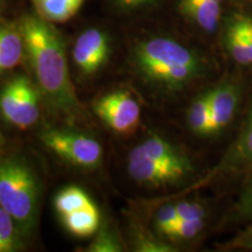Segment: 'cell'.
<instances>
[{"label":"cell","mask_w":252,"mask_h":252,"mask_svg":"<svg viewBox=\"0 0 252 252\" xmlns=\"http://www.w3.org/2000/svg\"><path fill=\"white\" fill-rule=\"evenodd\" d=\"M19 30L37 84L49 102L65 115L80 111V102L69 75L67 49L60 32L37 15L24 17Z\"/></svg>","instance_id":"cell-1"},{"label":"cell","mask_w":252,"mask_h":252,"mask_svg":"<svg viewBox=\"0 0 252 252\" xmlns=\"http://www.w3.org/2000/svg\"><path fill=\"white\" fill-rule=\"evenodd\" d=\"M132 55L145 81L165 93L185 89L203 77L209 68L208 60L196 49L165 35L139 41Z\"/></svg>","instance_id":"cell-2"},{"label":"cell","mask_w":252,"mask_h":252,"mask_svg":"<svg viewBox=\"0 0 252 252\" xmlns=\"http://www.w3.org/2000/svg\"><path fill=\"white\" fill-rule=\"evenodd\" d=\"M39 203V186L30 166L13 158L0 159V207L24 232L33 229Z\"/></svg>","instance_id":"cell-3"},{"label":"cell","mask_w":252,"mask_h":252,"mask_svg":"<svg viewBox=\"0 0 252 252\" xmlns=\"http://www.w3.org/2000/svg\"><path fill=\"white\" fill-rule=\"evenodd\" d=\"M0 112L6 121L23 130L35 124L40 116V96L30 78L19 75L2 88Z\"/></svg>","instance_id":"cell-4"},{"label":"cell","mask_w":252,"mask_h":252,"mask_svg":"<svg viewBox=\"0 0 252 252\" xmlns=\"http://www.w3.org/2000/svg\"><path fill=\"white\" fill-rule=\"evenodd\" d=\"M41 139L56 156L75 166L94 168L102 162V145L87 134L65 130H48L41 133Z\"/></svg>","instance_id":"cell-5"},{"label":"cell","mask_w":252,"mask_h":252,"mask_svg":"<svg viewBox=\"0 0 252 252\" xmlns=\"http://www.w3.org/2000/svg\"><path fill=\"white\" fill-rule=\"evenodd\" d=\"M94 110L117 133L131 134L139 126V103L127 91H115L100 97L94 104Z\"/></svg>","instance_id":"cell-6"},{"label":"cell","mask_w":252,"mask_h":252,"mask_svg":"<svg viewBox=\"0 0 252 252\" xmlns=\"http://www.w3.org/2000/svg\"><path fill=\"white\" fill-rule=\"evenodd\" d=\"M252 168V104L249 110L247 118L242 125L236 139L222 159L220 160L215 168L203 180L204 182H212L215 179L226 178L241 174Z\"/></svg>","instance_id":"cell-7"},{"label":"cell","mask_w":252,"mask_h":252,"mask_svg":"<svg viewBox=\"0 0 252 252\" xmlns=\"http://www.w3.org/2000/svg\"><path fill=\"white\" fill-rule=\"evenodd\" d=\"M127 169L134 181L153 188L175 185L189 176V174L180 169L144 156L135 147L128 156Z\"/></svg>","instance_id":"cell-8"},{"label":"cell","mask_w":252,"mask_h":252,"mask_svg":"<svg viewBox=\"0 0 252 252\" xmlns=\"http://www.w3.org/2000/svg\"><path fill=\"white\" fill-rule=\"evenodd\" d=\"M110 55V40L100 28L90 27L75 41L72 58L83 74L91 75L105 64Z\"/></svg>","instance_id":"cell-9"},{"label":"cell","mask_w":252,"mask_h":252,"mask_svg":"<svg viewBox=\"0 0 252 252\" xmlns=\"http://www.w3.org/2000/svg\"><path fill=\"white\" fill-rule=\"evenodd\" d=\"M241 86L235 78H228L210 89L209 135L228 127L238 109Z\"/></svg>","instance_id":"cell-10"},{"label":"cell","mask_w":252,"mask_h":252,"mask_svg":"<svg viewBox=\"0 0 252 252\" xmlns=\"http://www.w3.org/2000/svg\"><path fill=\"white\" fill-rule=\"evenodd\" d=\"M135 149L144 156L162 162L167 166L174 167L190 175L194 171L193 162L181 149L173 145L171 141L158 134H152L140 143Z\"/></svg>","instance_id":"cell-11"},{"label":"cell","mask_w":252,"mask_h":252,"mask_svg":"<svg viewBox=\"0 0 252 252\" xmlns=\"http://www.w3.org/2000/svg\"><path fill=\"white\" fill-rule=\"evenodd\" d=\"M222 5L216 0H179V11L206 33H215L222 20Z\"/></svg>","instance_id":"cell-12"},{"label":"cell","mask_w":252,"mask_h":252,"mask_svg":"<svg viewBox=\"0 0 252 252\" xmlns=\"http://www.w3.org/2000/svg\"><path fill=\"white\" fill-rule=\"evenodd\" d=\"M25 53L23 34L19 28L0 27V74L20 63Z\"/></svg>","instance_id":"cell-13"},{"label":"cell","mask_w":252,"mask_h":252,"mask_svg":"<svg viewBox=\"0 0 252 252\" xmlns=\"http://www.w3.org/2000/svg\"><path fill=\"white\" fill-rule=\"evenodd\" d=\"M36 15L49 23H65L77 14L84 0H32Z\"/></svg>","instance_id":"cell-14"},{"label":"cell","mask_w":252,"mask_h":252,"mask_svg":"<svg viewBox=\"0 0 252 252\" xmlns=\"http://www.w3.org/2000/svg\"><path fill=\"white\" fill-rule=\"evenodd\" d=\"M62 220L70 234L76 237L86 238L90 237L98 230L99 213L96 206L91 202L81 209L62 216Z\"/></svg>","instance_id":"cell-15"},{"label":"cell","mask_w":252,"mask_h":252,"mask_svg":"<svg viewBox=\"0 0 252 252\" xmlns=\"http://www.w3.org/2000/svg\"><path fill=\"white\" fill-rule=\"evenodd\" d=\"M190 130L198 135H209L210 125V89L193 100L187 112Z\"/></svg>","instance_id":"cell-16"},{"label":"cell","mask_w":252,"mask_h":252,"mask_svg":"<svg viewBox=\"0 0 252 252\" xmlns=\"http://www.w3.org/2000/svg\"><path fill=\"white\" fill-rule=\"evenodd\" d=\"M93 202L83 189L70 186L56 195L54 206L60 215L65 216Z\"/></svg>","instance_id":"cell-17"},{"label":"cell","mask_w":252,"mask_h":252,"mask_svg":"<svg viewBox=\"0 0 252 252\" xmlns=\"http://www.w3.org/2000/svg\"><path fill=\"white\" fill-rule=\"evenodd\" d=\"M20 247L15 220L0 207V252H13Z\"/></svg>","instance_id":"cell-18"},{"label":"cell","mask_w":252,"mask_h":252,"mask_svg":"<svg viewBox=\"0 0 252 252\" xmlns=\"http://www.w3.org/2000/svg\"><path fill=\"white\" fill-rule=\"evenodd\" d=\"M204 229L203 220H179L176 224L173 226L167 239L174 242L190 241L200 235V232Z\"/></svg>","instance_id":"cell-19"},{"label":"cell","mask_w":252,"mask_h":252,"mask_svg":"<svg viewBox=\"0 0 252 252\" xmlns=\"http://www.w3.org/2000/svg\"><path fill=\"white\" fill-rule=\"evenodd\" d=\"M179 220L178 213H176L175 204H165L158 210L156 215V220H154V226L156 231L161 237L167 238L173 226L176 224Z\"/></svg>","instance_id":"cell-20"},{"label":"cell","mask_w":252,"mask_h":252,"mask_svg":"<svg viewBox=\"0 0 252 252\" xmlns=\"http://www.w3.org/2000/svg\"><path fill=\"white\" fill-rule=\"evenodd\" d=\"M179 220H203L206 208L197 201H181L175 204Z\"/></svg>","instance_id":"cell-21"},{"label":"cell","mask_w":252,"mask_h":252,"mask_svg":"<svg viewBox=\"0 0 252 252\" xmlns=\"http://www.w3.org/2000/svg\"><path fill=\"white\" fill-rule=\"evenodd\" d=\"M89 251L91 252H117L122 251L121 245L113 236L106 230L100 231L97 237L90 244Z\"/></svg>","instance_id":"cell-22"},{"label":"cell","mask_w":252,"mask_h":252,"mask_svg":"<svg viewBox=\"0 0 252 252\" xmlns=\"http://www.w3.org/2000/svg\"><path fill=\"white\" fill-rule=\"evenodd\" d=\"M135 249L144 252H166L173 251L169 245L162 243L159 239H156L149 234L135 235Z\"/></svg>","instance_id":"cell-23"},{"label":"cell","mask_w":252,"mask_h":252,"mask_svg":"<svg viewBox=\"0 0 252 252\" xmlns=\"http://www.w3.org/2000/svg\"><path fill=\"white\" fill-rule=\"evenodd\" d=\"M224 249H243V250H251L252 251V224L249 225L244 230H241L234 238L230 239L228 243H225Z\"/></svg>","instance_id":"cell-24"},{"label":"cell","mask_w":252,"mask_h":252,"mask_svg":"<svg viewBox=\"0 0 252 252\" xmlns=\"http://www.w3.org/2000/svg\"><path fill=\"white\" fill-rule=\"evenodd\" d=\"M252 220V198L244 202H236L230 214V222Z\"/></svg>","instance_id":"cell-25"},{"label":"cell","mask_w":252,"mask_h":252,"mask_svg":"<svg viewBox=\"0 0 252 252\" xmlns=\"http://www.w3.org/2000/svg\"><path fill=\"white\" fill-rule=\"evenodd\" d=\"M232 15H234L242 33L244 34L245 39L248 41L252 55V14L243 13V12H234Z\"/></svg>","instance_id":"cell-26"},{"label":"cell","mask_w":252,"mask_h":252,"mask_svg":"<svg viewBox=\"0 0 252 252\" xmlns=\"http://www.w3.org/2000/svg\"><path fill=\"white\" fill-rule=\"evenodd\" d=\"M154 1L156 0H113V2L118 7L125 9V11H135V9L146 7V6L153 4Z\"/></svg>","instance_id":"cell-27"},{"label":"cell","mask_w":252,"mask_h":252,"mask_svg":"<svg viewBox=\"0 0 252 252\" xmlns=\"http://www.w3.org/2000/svg\"><path fill=\"white\" fill-rule=\"evenodd\" d=\"M250 198H252V168L250 169V174H249L247 181H245L237 202H244V201L250 200Z\"/></svg>","instance_id":"cell-28"},{"label":"cell","mask_w":252,"mask_h":252,"mask_svg":"<svg viewBox=\"0 0 252 252\" xmlns=\"http://www.w3.org/2000/svg\"><path fill=\"white\" fill-rule=\"evenodd\" d=\"M2 141H4V139H2V135H1V133H0V145L2 144Z\"/></svg>","instance_id":"cell-29"}]
</instances>
